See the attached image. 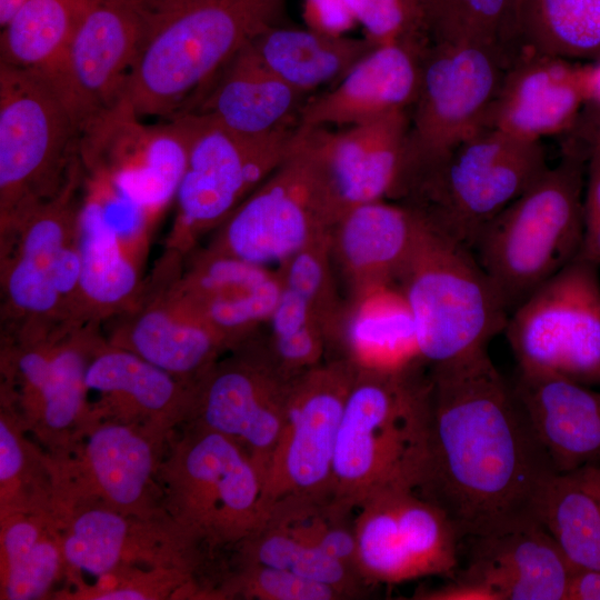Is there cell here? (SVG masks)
<instances>
[{
	"instance_id": "ffe728a7",
	"label": "cell",
	"mask_w": 600,
	"mask_h": 600,
	"mask_svg": "<svg viewBox=\"0 0 600 600\" xmlns=\"http://www.w3.org/2000/svg\"><path fill=\"white\" fill-rule=\"evenodd\" d=\"M151 0H91L54 84L81 131L122 96L144 39Z\"/></svg>"
},
{
	"instance_id": "f35d334b",
	"label": "cell",
	"mask_w": 600,
	"mask_h": 600,
	"mask_svg": "<svg viewBox=\"0 0 600 600\" xmlns=\"http://www.w3.org/2000/svg\"><path fill=\"white\" fill-rule=\"evenodd\" d=\"M242 561L291 571L329 584L346 599L361 596L363 579L339 560L297 540L281 528L261 522L241 541Z\"/></svg>"
},
{
	"instance_id": "6da1fadb",
	"label": "cell",
	"mask_w": 600,
	"mask_h": 600,
	"mask_svg": "<svg viewBox=\"0 0 600 600\" xmlns=\"http://www.w3.org/2000/svg\"><path fill=\"white\" fill-rule=\"evenodd\" d=\"M427 456L417 491L462 540L537 519L557 472L487 348L428 367Z\"/></svg>"
},
{
	"instance_id": "d6986e66",
	"label": "cell",
	"mask_w": 600,
	"mask_h": 600,
	"mask_svg": "<svg viewBox=\"0 0 600 600\" xmlns=\"http://www.w3.org/2000/svg\"><path fill=\"white\" fill-rule=\"evenodd\" d=\"M466 541L464 567L449 583L414 599L568 600L574 570L537 519Z\"/></svg>"
},
{
	"instance_id": "83f0119b",
	"label": "cell",
	"mask_w": 600,
	"mask_h": 600,
	"mask_svg": "<svg viewBox=\"0 0 600 600\" xmlns=\"http://www.w3.org/2000/svg\"><path fill=\"white\" fill-rule=\"evenodd\" d=\"M147 241L146 236H123L118 231L93 192L83 199L78 236L81 322L102 324L137 302L146 284L140 258Z\"/></svg>"
},
{
	"instance_id": "ac0fdd59",
	"label": "cell",
	"mask_w": 600,
	"mask_h": 600,
	"mask_svg": "<svg viewBox=\"0 0 600 600\" xmlns=\"http://www.w3.org/2000/svg\"><path fill=\"white\" fill-rule=\"evenodd\" d=\"M176 479L190 537L241 542L260 524L262 478L233 439L200 426L182 449Z\"/></svg>"
},
{
	"instance_id": "5b68a950",
	"label": "cell",
	"mask_w": 600,
	"mask_h": 600,
	"mask_svg": "<svg viewBox=\"0 0 600 600\" xmlns=\"http://www.w3.org/2000/svg\"><path fill=\"white\" fill-rule=\"evenodd\" d=\"M80 133L43 73L0 63V243L62 190L80 158Z\"/></svg>"
},
{
	"instance_id": "bcb514c9",
	"label": "cell",
	"mask_w": 600,
	"mask_h": 600,
	"mask_svg": "<svg viewBox=\"0 0 600 600\" xmlns=\"http://www.w3.org/2000/svg\"><path fill=\"white\" fill-rule=\"evenodd\" d=\"M308 28L330 34H343L357 22L343 0H304Z\"/></svg>"
},
{
	"instance_id": "2e32d148",
	"label": "cell",
	"mask_w": 600,
	"mask_h": 600,
	"mask_svg": "<svg viewBox=\"0 0 600 600\" xmlns=\"http://www.w3.org/2000/svg\"><path fill=\"white\" fill-rule=\"evenodd\" d=\"M231 351L198 382L191 413L201 427L238 442L263 484L283 430L294 376L283 370L260 331Z\"/></svg>"
},
{
	"instance_id": "d590c367",
	"label": "cell",
	"mask_w": 600,
	"mask_h": 600,
	"mask_svg": "<svg viewBox=\"0 0 600 600\" xmlns=\"http://www.w3.org/2000/svg\"><path fill=\"white\" fill-rule=\"evenodd\" d=\"M514 14L523 52L600 58V0H514Z\"/></svg>"
},
{
	"instance_id": "3957f363",
	"label": "cell",
	"mask_w": 600,
	"mask_h": 600,
	"mask_svg": "<svg viewBox=\"0 0 600 600\" xmlns=\"http://www.w3.org/2000/svg\"><path fill=\"white\" fill-rule=\"evenodd\" d=\"M427 366L402 372L359 370L343 410L333 459L331 500L353 512L391 487L417 489L427 456Z\"/></svg>"
},
{
	"instance_id": "484cf974",
	"label": "cell",
	"mask_w": 600,
	"mask_h": 600,
	"mask_svg": "<svg viewBox=\"0 0 600 600\" xmlns=\"http://www.w3.org/2000/svg\"><path fill=\"white\" fill-rule=\"evenodd\" d=\"M424 227L417 212L396 201L368 202L344 212L330 231V254L352 298L397 283Z\"/></svg>"
},
{
	"instance_id": "30bf717a",
	"label": "cell",
	"mask_w": 600,
	"mask_h": 600,
	"mask_svg": "<svg viewBox=\"0 0 600 600\" xmlns=\"http://www.w3.org/2000/svg\"><path fill=\"white\" fill-rule=\"evenodd\" d=\"M334 223L314 144L298 126L286 160L213 231L207 248L280 267Z\"/></svg>"
},
{
	"instance_id": "e575fe53",
	"label": "cell",
	"mask_w": 600,
	"mask_h": 600,
	"mask_svg": "<svg viewBox=\"0 0 600 600\" xmlns=\"http://www.w3.org/2000/svg\"><path fill=\"white\" fill-rule=\"evenodd\" d=\"M91 0H28L0 33V63L34 69L56 83Z\"/></svg>"
},
{
	"instance_id": "f546056e",
	"label": "cell",
	"mask_w": 600,
	"mask_h": 600,
	"mask_svg": "<svg viewBox=\"0 0 600 600\" xmlns=\"http://www.w3.org/2000/svg\"><path fill=\"white\" fill-rule=\"evenodd\" d=\"M281 283L268 342L284 371L297 376L326 360L329 347H338L347 306L338 298L332 274L322 268H292Z\"/></svg>"
},
{
	"instance_id": "c3c4849f",
	"label": "cell",
	"mask_w": 600,
	"mask_h": 600,
	"mask_svg": "<svg viewBox=\"0 0 600 600\" xmlns=\"http://www.w3.org/2000/svg\"><path fill=\"white\" fill-rule=\"evenodd\" d=\"M568 600H600V570H574Z\"/></svg>"
},
{
	"instance_id": "7dc6e473",
	"label": "cell",
	"mask_w": 600,
	"mask_h": 600,
	"mask_svg": "<svg viewBox=\"0 0 600 600\" xmlns=\"http://www.w3.org/2000/svg\"><path fill=\"white\" fill-rule=\"evenodd\" d=\"M24 464V454L21 443L8 422L0 421V481L7 484L21 472Z\"/></svg>"
},
{
	"instance_id": "603a6c76",
	"label": "cell",
	"mask_w": 600,
	"mask_h": 600,
	"mask_svg": "<svg viewBox=\"0 0 600 600\" xmlns=\"http://www.w3.org/2000/svg\"><path fill=\"white\" fill-rule=\"evenodd\" d=\"M111 320L109 343L191 384L197 386L228 350L208 327L174 303L158 264L146 279L137 302Z\"/></svg>"
},
{
	"instance_id": "7a4b0ae2",
	"label": "cell",
	"mask_w": 600,
	"mask_h": 600,
	"mask_svg": "<svg viewBox=\"0 0 600 600\" xmlns=\"http://www.w3.org/2000/svg\"><path fill=\"white\" fill-rule=\"evenodd\" d=\"M287 0H151L122 96L141 117L173 118L242 48L279 26Z\"/></svg>"
},
{
	"instance_id": "ee69618b",
	"label": "cell",
	"mask_w": 600,
	"mask_h": 600,
	"mask_svg": "<svg viewBox=\"0 0 600 600\" xmlns=\"http://www.w3.org/2000/svg\"><path fill=\"white\" fill-rule=\"evenodd\" d=\"M364 38L377 46L403 40L431 41L424 19L411 0H343Z\"/></svg>"
},
{
	"instance_id": "cb8c5ba5",
	"label": "cell",
	"mask_w": 600,
	"mask_h": 600,
	"mask_svg": "<svg viewBox=\"0 0 600 600\" xmlns=\"http://www.w3.org/2000/svg\"><path fill=\"white\" fill-rule=\"evenodd\" d=\"M430 42L403 40L374 47L330 90L304 102L298 126L349 127L388 113L410 111Z\"/></svg>"
},
{
	"instance_id": "44dd1931",
	"label": "cell",
	"mask_w": 600,
	"mask_h": 600,
	"mask_svg": "<svg viewBox=\"0 0 600 600\" xmlns=\"http://www.w3.org/2000/svg\"><path fill=\"white\" fill-rule=\"evenodd\" d=\"M306 129L319 158L336 222L357 206L400 199L407 176L409 111L338 131Z\"/></svg>"
},
{
	"instance_id": "f6af8a7d",
	"label": "cell",
	"mask_w": 600,
	"mask_h": 600,
	"mask_svg": "<svg viewBox=\"0 0 600 600\" xmlns=\"http://www.w3.org/2000/svg\"><path fill=\"white\" fill-rule=\"evenodd\" d=\"M583 190V240L579 257L600 264V128L591 123Z\"/></svg>"
},
{
	"instance_id": "4fadbf2b",
	"label": "cell",
	"mask_w": 600,
	"mask_h": 600,
	"mask_svg": "<svg viewBox=\"0 0 600 600\" xmlns=\"http://www.w3.org/2000/svg\"><path fill=\"white\" fill-rule=\"evenodd\" d=\"M597 269L578 256L510 313L503 332L519 369L600 384Z\"/></svg>"
},
{
	"instance_id": "4dcf8cb0",
	"label": "cell",
	"mask_w": 600,
	"mask_h": 600,
	"mask_svg": "<svg viewBox=\"0 0 600 600\" xmlns=\"http://www.w3.org/2000/svg\"><path fill=\"white\" fill-rule=\"evenodd\" d=\"M338 347L342 350L340 357L359 370L402 372L426 366L411 309L398 283L376 287L352 298Z\"/></svg>"
},
{
	"instance_id": "9c48e42d",
	"label": "cell",
	"mask_w": 600,
	"mask_h": 600,
	"mask_svg": "<svg viewBox=\"0 0 600 600\" xmlns=\"http://www.w3.org/2000/svg\"><path fill=\"white\" fill-rule=\"evenodd\" d=\"M512 60L508 49L471 39L428 44L418 96L409 111L407 176L401 197L417 176L484 128Z\"/></svg>"
},
{
	"instance_id": "52a82bcc",
	"label": "cell",
	"mask_w": 600,
	"mask_h": 600,
	"mask_svg": "<svg viewBox=\"0 0 600 600\" xmlns=\"http://www.w3.org/2000/svg\"><path fill=\"white\" fill-rule=\"evenodd\" d=\"M82 184L83 164L79 158L62 190L0 243L4 333H44L83 323L78 316Z\"/></svg>"
},
{
	"instance_id": "f5cc1de1",
	"label": "cell",
	"mask_w": 600,
	"mask_h": 600,
	"mask_svg": "<svg viewBox=\"0 0 600 600\" xmlns=\"http://www.w3.org/2000/svg\"><path fill=\"white\" fill-rule=\"evenodd\" d=\"M591 123L596 127L600 128V112L592 110V119Z\"/></svg>"
},
{
	"instance_id": "e0dca14e",
	"label": "cell",
	"mask_w": 600,
	"mask_h": 600,
	"mask_svg": "<svg viewBox=\"0 0 600 600\" xmlns=\"http://www.w3.org/2000/svg\"><path fill=\"white\" fill-rule=\"evenodd\" d=\"M157 263L174 303L208 327L228 350L268 324L280 298L279 271L207 247L186 258L163 252Z\"/></svg>"
},
{
	"instance_id": "8992f818",
	"label": "cell",
	"mask_w": 600,
	"mask_h": 600,
	"mask_svg": "<svg viewBox=\"0 0 600 600\" xmlns=\"http://www.w3.org/2000/svg\"><path fill=\"white\" fill-rule=\"evenodd\" d=\"M548 167L541 141L484 127L417 176L399 202L473 251L482 230Z\"/></svg>"
},
{
	"instance_id": "8d00e7d4",
	"label": "cell",
	"mask_w": 600,
	"mask_h": 600,
	"mask_svg": "<svg viewBox=\"0 0 600 600\" xmlns=\"http://www.w3.org/2000/svg\"><path fill=\"white\" fill-rule=\"evenodd\" d=\"M86 454L93 481L113 504L133 507L140 501L153 466L150 444L142 436L108 423L90 436Z\"/></svg>"
},
{
	"instance_id": "ab89813d",
	"label": "cell",
	"mask_w": 600,
	"mask_h": 600,
	"mask_svg": "<svg viewBox=\"0 0 600 600\" xmlns=\"http://www.w3.org/2000/svg\"><path fill=\"white\" fill-rule=\"evenodd\" d=\"M4 596L10 600L42 597L54 581L62 551L37 524L16 520L2 533Z\"/></svg>"
},
{
	"instance_id": "74e56055",
	"label": "cell",
	"mask_w": 600,
	"mask_h": 600,
	"mask_svg": "<svg viewBox=\"0 0 600 600\" xmlns=\"http://www.w3.org/2000/svg\"><path fill=\"white\" fill-rule=\"evenodd\" d=\"M352 516L353 512L337 507L331 497L293 496L272 503L263 513L261 522L281 528L297 540L339 560L360 576Z\"/></svg>"
},
{
	"instance_id": "1f68e13d",
	"label": "cell",
	"mask_w": 600,
	"mask_h": 600,
	"mask_svg": "<svg viewBox=\"0 0 600 600\" xmlns=\"http://www.w3.org/2000/svg\"><path fill=\"white\" fill-rule=\"evenodd\" d=\"M250 46L269 71L304 93L326 83H337L377 47L367 38L281 24L259 34Z\"/></svg>"
},
{
	"instance_id": "4316f807",
	"label": "cell",
	"mask_w": 600,
	"mask_h": 600,
	"mask_svg": "<svg viewBox=\"0 0 600 600\" xmlns=\"http://www.w3.org/2000/svg\"><path fill=\"white\" fill-rule=\"evenodd\" d=\"M511 384L557 472L600 463V391L519 368Z\"/></svg>"
},
{
	"instance_id": "d4e9b609",
	"label": "cell",
	"mask_w": 600,
	"mask_h": 600,
	"mask_svg": "<svg viewBox=\"0 0 600 600\" xmlns=\"http://www.w3.org/2000/svg\"><path fill=\"white\" fill-rule=\"evenodd\" d=\"M516 58L506 70L484 127L527 141L569 131L586 104L582 64L533 52Z\"/></svg>"
},
{
	"instance_id": "b9f144b4",
	"label": "cell",
	"mask_w": 600,
	"mask_h": 600,
	"mask_svg": "<svg viewBox=\"0 0 600 600\" xmlns=\"http://www.w3.org/2000/svg\"><path fill=\"white\" fill-rule=\"evenodd\" d=\"M128 534V523L108 509H91L72 522L61 546L62 556L72 567L102 576L120 561Z\"/></svg>"
},
{
	"instance_id": "7402d4cb",
	"label": "cell",
	"mask_w": 600,
	"mask_h": 600,
	"mask_svg": "<svg viewBox=\"0 0 600 600\" xmlns=\"http://www.w3.org/2000/svg\"><path fill=\"white\" fill-rule=\"evenodd\" d=\"M99 323L66 326L43 334H2V356L19 380L26 407L53 430L84 411L86 372L103 338Z\"/></svg>"
},
{
	"instance_id": "836d02e7",
	"label": "cell",
	"mask_w": 600,
	"mask_h": 600,
	"mask_svg": "<svg viewBox=\"0 0 600 600\" xmlns=\"http://www.w3.org/2000/svg\"><path fill=\"white\" fill-rule=\"evenodd\" d=\"M536 518L573 570H600V463L556 472L538 498Z\"/></svg>"
},
{
	"instance_id": "681fc988",
	"label": "cell",
	"mask_w": 600,
	"mask_h": 600,
	"mask_svg": "<svg viewBox=\"0 0 600 600\" xmlns=\"http://www.w3.org/2000/svg\"><path fill=\"white\" fill-rule=\"evenodd\" d=\"M582 81L586 104L600 112V58L582 64Z\"/></svg>"
},
{
	"instance_id": "7bdbcfd3",
	"label": "cell",
	"mask_w": 600,
	"mask_h": 600,
	"mask_svg": "<svg viewBox=\"0 0 600 600\" xmlns=\"http://www.w3.org/2000/svg\"><path fill=\"white\" fill-rule=\"evenodd\" d=\"M227 589L259 600H339L344 596L333 587L264 564L244 562Z\"/></svg>"
},
{
	"instance_id": "5bb4252c",
	"label": "cell",
	"mask_w": 600,
	"mask_h": 600,
	"mask_svg": "<svg viewBox=\"0 0 600 600\" xmlns=\"http://www.w3.org/2000/svg\"><path fill=\"white\" fill-rule=\"evenodd\" d=\"M358 369L332 357L294 376L287 418L263 477L261 520L276 501L288 497H331L338 432Z\"/></svg>"
},
{
	"instance_id": "ba28073f",
	"label": "cell",
	"mask_w": 600,
	"mask_h": 600,
	"mask_svg": "<svg viewBox=\"0 0 600 600\" xmlns=\"http://www.w3.org/2000/svg\"><path fill=\"white\" fill-rule=\"evenodd\" d=\"M397 283L427 367L487 348L510 316L474 252L427 226Z\"/></svg>"
},
{
	"instance_id": "816d5d0a",
	"label": "cell",
	"mask_w": 600,
	"mask_h": 600,
	"mask_svg": "<svg viewBox=\"0 0 600 600\" xmlns=\"http://www.w3.org/2000/svg\"><path fill=\"white\" fill-rule=\"evenodd\" d=\"M411 1L414 3V6L418 8V10L420 11V13L422 14L424 19V6H426L427 0H411Z\"/></svg>"
},
{
	"instance_id": "d6a6232c",
	"label": "cell",
	"mask_w": 600,
	"mask_h": 600,
	"mask_svg": "<svg viewBox=\"0 0 600 600\" xmlns=\"http://www.w3.org/2000/svg\"><path fill=\"white\" fill-rule=\"evenodd\" d=\"M88 390L110 404L147 417L191 413L197 386L156 367L138 354L102 338L87 368Z\"/></svg>"
},
{
	"instance_id": "8fae6325",
	"label": "cell",
	"mask_w": 600,
	"mask_h": 600,
	"mask_svg": "<svg viewBox=\"0 0 600 600\" xmlns=\"http://www.w3.org/2000/svg\"><path fill=\"white\" fill-rule=\"evenodd\" d=\"M183 113L192 116L193 131L164 251L186 258L286 160L298 124L249 136Z\"/></svg>"
},
{
	"instance_id": "9a60e30c",
	"label": "cell",
	"mask_w": 600,
	"mask_h": 600,
	"mask_svg": "<svg viewBox=\"0 0 600 600\" xmlns=\"http://www.w3.org/2000/svg\"><path fill=\"white\" fill-rule=\"evenodd\" d=\"M354 532L367 586L453 577L459 569L460 537L446 513L416 489L391 487L367 497Z\"/></svg>"
},
{
	"instance_id": "f907efd6",
	"label": "cell",
	"mask_w": 600,
	"mask_h": 600,
	"mask_svg": "<svg viewBox=\"0 0 600 600\" xmlns=\"http://www.w3.org/2000/svg\"><path fill=\"white\" fill-rule=\"evenodd\" d=\"M28 0H0V28L3 29Z\"/></svg>"
},
{
	"instance_id": "60d3db41",
	"label": "cell",
	"mask_w": 600,
	"mask_h": 600,
	"mask_svg": "<svg viewBox=\"0 0 600 600\" xmlns=\"http://www.w3.org/2000/svg\"><path fill=\"white\" fill-rule=\"evenodd\" d=\"M431 41L471 39L509 50L516 39L514 0H427Z\"/></svg>"
},
{
	"instance_id": "277c9868",
	"label": "cell",
	"mask_w": 600,
	"mask_h": 600,
	"mask_svg": "<svg viewBox=\"0 0 600 600\" xmlns=\"http://www.w3.org/2000/svg\"><path fill=\"white\" fill-rule=\"evenodd\" d=\"M567 147L556 166L491 220L473 247L509 313L579 256L587 144Z\"/></svg>"
},
{
	"instance_id": "f1b7e54d",
	"label": "cell",
	"mask_w": 600,
	"mask_h": 600,
	"mask_svg": "<svg viewBox=\"0 0 600 600\" xmlns=\"http://www.w3.org/2000/svg\"><path fill=\"white\" fill-rule=\"evenodd\" d=\"M194 96V102L180 113L191 112L229 131L257 136L298 124L307 93L269 71L248 43Z\"/></svg>"
},
{
	"instance_id": "7c38bea8",
	"label": "cell",
	"mask_w": 600,
	"mask_h": 600,
	"mask_svg": "<svg viewBox=\"0 0 600 600\" xmlns=\"http://www.w3.org/2000/svg\"><path fill=\"white\" fill-rule=\"evenodd\" d=\"M193 131L190 113L160 126L146 127L122 96L82 130L80 158L99 182L139 213L148 231L172 201L186 171Z\"/></svg>"
}]
</instances>
